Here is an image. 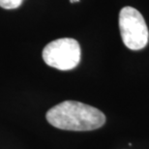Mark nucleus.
I'll return each mask as SVG.
<instances>
[{"label":"nucleus","mask_w":149,"mask_h":149,"mask_svg":"<svg viewBox=\"0 0 149 149\" xmlns=\"http://www.w3.org/2000/svg\"><path fill=\"white\" fill-rule=\"evenodd\" d=\"M46 118L53 127L68 131H92L105 124V114L94 107L76 101H65L47 112Z\"/></svg>","instance_id":"1"},{"label":"nucleus","mask_w":149,"mask_h":149,"mask_svg":"<svg viewBox=\"0 0 149 149\" xmlns=\"http://www.w3.org/2000/svg\"><path fill=\"white\" fill-rule=\"evenodd\" d=\"M119 29L122 41L132 50L142 49L148 43L149 32L142 15L136 9L127 6L119 13Z\"/></svg>","instance_id":"2"},{"label":"nucleus","mask_w":149,"mask_h":149,"mask_svg":"<svg viewBox=\"0 0 149 149\" xmlns=\"http://www.w3.org/2000/svg\"><path fill=\"white\" fill-rule=\"evenodd\" d=\"M43 59L47 65L57 70H72L80 61L79 42L72 38H62L50 42L43 49Z\"/></svg>","instance_id":"3"},{"label":"nucleus","mask_w":149,"mask_h":149,"mask_svg":"<svg viewBox=\"0 0 149 149\" xmlns=\"http://www.w3.org/2000/svg\"><path fill=\"white\" fill-rule=\"evenodd\" d=\"M23 0H0V7L7 10L19 8L22 4Z\"/></svg>","instance_id":"4"},{"label":"nucleus","mask_w":149,"mask_h":149,"mask_svg":"<svg viewBox=\"0 0 149 149\" xmlns=\"http://www.w3.org/2000/svg\"><path fill=\"white\" fill-rule=\"evenodd\" d=\"M80 0H70V2L71 3H77V2H79Z\"/></svg>","instance_id":"5"}]
</instances>
